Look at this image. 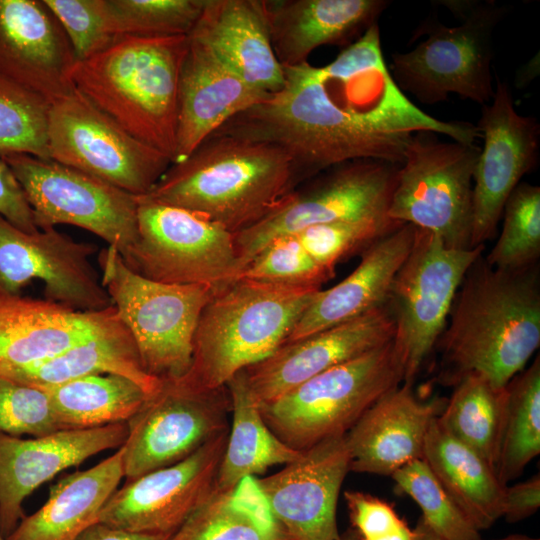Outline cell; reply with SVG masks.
<instances>
[{
	"label": "cell",
	"mask_w": 540,
	"mask_h": 540,
	"mask_svg": "<svg viewBox=\"0 0 540 540\" xmlns=\"http://www.w3.org/2000/svg\"><path fill=\"white\" fill-rule=\"evenodd\" d=\"M188 37L255 89L272 94L282 88L284 71L271 45L263 0H206Z\"/></svg>",
	"instance_id": "27"
},
{
	"label": "cell",
	"mask_w": 540,
	"mask_h": 540,
	"mask_svg": "<svg viewBox=\"0 0 540 540\" xmlns=\"http://www.w3.org/2000/svg\"><path fill=\"white\" fill-rule=\"evenodd\" d=\"M403 379V365L392 339L259 408L269 429L287 446L302 451L345 435L373 403Z\"/></svg>",
	"instance_id": "7"
},
{
	"label": "cell",
	"mask_w": 540,
	"mask_h": 540,
	"mask_svg": "<svg viewBox=\"0 0 540 540\" xmlns=\"http://www.w3.org/2000/svg\"><path fill=\"white\" fill-rule=\"evenodd\" d=\"M96 374L126 377L149 395L162 385L161 380L145 370L135 341L117 312L103 327L65 351L3 377L28 386L44 387Z\"/></svg>",
	"instance_id": "30"
},
{
	"label": "cell",
	"mask_w": 540,
	"mask_h": 540,
	"mask_svg": "<svg viewBox=\"0 0 540 540\" xmlns=\"http://www.w3.org/2000/svg\"><path fill=\"white\" fill-rule=\"evenodd\" d=\"M298 186L277 146L218 130L172 163L147 198L187 209L239 233L273 212Z\"/></svg>",
	"instance_id": "3"
},
{
	"label": "cell",
	"mask_w": 540,
	"mask_h": 540,
	"mask_svg": "<svg viewBox=\"0 0 540 540\" xmlns=\"http://www.w3.org/2000/svg\"><path fill=\"white\" fill-rule=\"evenodd\" d=\"M204 45L188 37L178 95L176 151L172 163L187 158L231 118L264 100Z\"/></svg>",
	"instance_id": "24"
},
{
	"label": "cell",
	"mask_w": 540,
	"mask_h": 540,
	"mask_svg": "<svg viewBox=\"0 0 540 540\" xmlns=\"http://www.w3.org/2000/svg\"><path fill=\"white\" fill-rule=\"evenodd\" d=\"M231 399L225 386L205 389L182 378L162 380L127 422L121 446L124 477L134 479L178 463L228 431Z\"/></svg>",
	"instance_id": "15"
},
{
	"label": "cell",
	"mask_w": 540,
	"mask_h": 540,
	"mask_svg": "<svg viewBox=\"0 0 540 540\" xmlns=\"http://www.w3.org/2000/svg\"><path fill=\"white\" fill-rule=\"evenodd\" d=\"M334 275L310 256L295 234H287L264 246L238 278L286 288L321 289Z\"/></svg>",
	"instance_id": "42"
},
{
	"label": "cell",
	"mask_w": 540,
	"mask_h": 540,
	"mask_svg": "<svg viewBox=\"0 0 540 540\" xmlns=\"http://www.w3.org/2000/svg\"><path fill=\"white\" fill-rule=\"evenodd\" d=\"M437 417L426 434L422 458L476 529L486 530L502 517L505 486L495 470L451 436Z\"/></svg>",
	"instance_id": "31"
},
{
	"label": "cell",
	"mask_w": 540,
	"mask_h": 540,
	"mask_svg": "<svg viewBox=\"0 0 540 540\" xmlns=\"http://www.w3.org/2000/svg\"><path fill=\"white\" fill-rule=\"evenodd\" d=\"M414 235L415 226L405 223L364 251L352 273L333 287L316 293L286 342L385 306L393 280L410 252Z\"/></svg>",
	"instance_id": "28"
},
{
	"label": "cell",
	"mask_w": 540,
	"mask_h": 540,
	"mask_svg": "<svg viewBox=\"0 0 540 540\" xmlns=\"http://www.w3.org/2000/svg\"><path fill=\"white\" fill-rule=\"evenodd\" d=\"M499 237L484 257L492 267L519 271L538 265L540 256V187L520 182L505 202Z\"/></svg>",
	"instance_id": "37"
},
{
	"label": "cell",
	"mask_w": 540,
	"mask_h": 540,
	"mask_svg": "<svg viewBox=\"0 0 540 540\" xmlns=\"http://www.w3.org/2000/svg\"><path fill=\"white\" fill-rule=\"evenodd\" d=\"M321 289L279 287L245 278L215 288L200 315L191 365L182 379L198 388L225 386L286 342Z\"/></svg>",
	"instance_id": "5"
},
{
	"label": "cell",
	"mask_w": 540,
	"mask_h": 540,
	"mask_svg": "<svg viewBox=\"0 0 540 540\" xmlns=\"http://www.w3.org/2000/svg\"><path fill=\"white\" fill-rule=\"evenodd\" d=\"M497 540H539V539L525 536V535H510L508 537L497 539Z\"/></svg>",
	"instance_id": "51"
},
{
	"label": "cell",
	"mask_w": 540,
	"mask_h": 540,
	"mask_svg": "<svg viewBox=\"0 0 540 540\" xmlns=\"http://www.w3.org/2000/svg\"><path fill=\"white\" fill-rule=\"evenodd\" d=\"M122 448L97 465L66 475L47 501L24 516L6 540H76L99 522L100 512L124 477Z\"/></svg>",
	"instance_id": "29"
},
{
	"label": "cell",
	"mask_w": 540,
	"mask_h": 540,
	"mask_svg": "<svg viewBox=\"0 0 540 540\" xmlns=\"http://www.w3.org/2000/svg\"><path fill=\"white\" fill-rule=\"evenodd\" d=\"M460 20L446 26L428 17L415 29L412 40L425 39L413 49L391 55L389 72L403 93L432 105L451 94L479 105L495 92L492 75L493 34L510 11L495 1H441Z\"/></svg>",
	"instance_id": "6"
},
{
	"label": "cell",
	"mask_w": 540,
	"mask_h": 540,
	"mask_svg": "<svg viewBox=\"0 0 540 540\" xmlns=\"http://www.w3.org/2000/svg\"><path fill=\"white\" fill-rule=\"evenodd\" d=\"M228 432L178 463L127 480L107 500L99 522L133 532L171 535L214 490Z\"/></svg>",
	"instance_id": "18"
},
{
	"label": "cell",
	"mask_w": 540,
	"mask_h": 540,
	"mask_svg": "<svg viewBox=\"0 0 540 540\" xmlns=\"http://www.w3.org/2000/svg\"><path fill=\"white\" fill-rule=\"evenodd\" d=\"M62 430L47 393L0 376V432L44 436Z\"/></svg>",
	"instance_id": "43"
},
{
	"label": "cell",
	"mask_w": 540,
	"mask_h": 540,
	"mask_svg": "<svg viewBox=\"0 0 540 540\" xmlns=\"http://www.w3.org/2000/svg\"><path fill=\"white\" fill-rule=\"evenodd\" d=\"M127 436V422L30 439L0 432V533L8 537L17 527L24 500L40 485L98 453L120 448Z\"/></svg>",
	"instance_id": "21"
},
{
	"label": "cell",
	"mask_w": 540,
	"mask_h": 540,
	"mask_svg": "<svg viewBox=\"0 0 540 540\" xmlns=\"http://www.w3.org/2000/svg\"><path fill=\"white\" fill-rule=\"evenodd\" d=\"M188 36L117 37L75 61V90L132 137L173 162L179 80Z\"/></svg>",
	"instance_id": "4"
},
{
	"label": "cell",
	"mask_w": 540,
	"mask_h": 540,
	"mask_svg": "<svg viewBox=\"0 0 540 540\" xmlns=\"http://www.w3.org/2000/svg\"><path fill=\"white\" fill-rule=\"evenodd\" d=\"M38 388L47 393L61 429L128 422L149 397L134 381L115 374L89 375Z\"/></svg>",
	"instance_id": "34"
},
{
	"label": "cell",
	"mask_w": 540,
	"mask_h": 540,
	"mask_svg": "<svg viewBox=\"0 0 540 540\" xmlns=\"http://www.w3.org/2000/svg\"><path fill=\"white\" fill-rule=\"evenodd\" d=\"M168 540H288L275 521L257 477L210 496Z\"/></svg>",
	"instance_id": "33"
},
{
	"label": "cell",
	"mask_w": 540,
	"mask_h": 540,
	"mask_svg": "<svg viewBox=\"0 0 540 540\" xmlns=\"http://www.w3.org/2000/svg\"><path fill=\"white\" fill-rule=\"evenodd\" d=\"M116 315L111 307L81 312L0 289V376L65 351Z\"/></svg>",
	"instance_id": "26"
},
{
	"label": "cell",
	"mask_w": 540,
	"mask_h": 540,
	"mask_svg": "<svg viewBox=\"0 0 540 540\" xmlns=\"http://www.w3.org/2000/svg\"><path fill=\"white\" fill-rule=\"evenodd\" d=\"M485 245L447 247L434 233L416 228L408 256L398 270L387 307L395 324L393 344L403 369V383L413 385L436 347L457 290Z\"/></svg>",
	"instance_id": "10"
},
{
	"label": "cell",
	"mask_w": 540,
	"mask_h": 540,
	"mask_svg": "<svg viewBox=\"0 0 540 540\" xmlns=\"http://www.w3.org/2000/svg\"><path fill=\"white\" fill-rule=\"evenodd\" d=\"M475 125L483 146L473 175L472 247L495 236L505 202L540 157L538 119L518 113L508 84L500 79Z\"/></svg>",
	"instance_id": "17"
},
{
	"label": "cell",
	"mask_w": 540,
	"mask_h": 540,
	"mask_svg": "<svg viewBox=\"0 0 540 540\" xmlns=\"http://www.w3.org/2000/svg\"><path fill=\"white\" fill-rule=\"evenodd\" d=\"M18 180L39 230L68 224L103 239L124 259L138 238L136 196L51 159L2 154Z\"/></svg>",
	"instance_id": "13"
},
{
	"label": "cell",
	"mask_w": 540,
	"mask_h": 540,
	"mask_svg": "<svg viewBox=\"0 0 540 540\" xmlns=\"http://www.w3.org/2000/svg\"><path fill=\"white\" fill-rule=\"evenodd\" d=\"M282 88L219 130L273 144L292 160L298 186L347 161L400 165L418 131L475 144V124L445 121L418 108L394 82L381 38L368 32L329 64L283 67ZM297 186V187H298Z\"/></svg>",
	"instance_id": "1"
},
{
	"label": "cell",
	"mask_w": 540,
	"mask_h": 540,
	"mask_svg": "<svg viewBox=\"0 0 540 540\" xmlns=\"http://www.w3.org/2000/svg\"><path fill=\"white\" fill-rule=\"evenodd\" d=\"M97 261L102 284L147 373L161 381L182 378L191 365L200 315L215 288L147 279L109 246L97 253Z\"/></svg>",
	"instance_id": "8"
},
{
	"label": "cell",
	"mask_w": 540,
	"mask_h": 540,
	"mask_svg": "<svg viewBox=\"0 0 540 540\" xmlns=\"http://www.w3.org/2000/svg\"><path fill=\"white\" fill-rule=\"evenodd\" d=\"M480 148L415 132L405 149L387 215L434 233L450 248L471 246L473 175Z\"/></svg>",
	"instance_id": "9"
},
{
	"label": "cell",
	"mask_w": 540,
	"mask_h": 540,
	"mask_svg": "<svg viewBox=\"0 0 540 540\" xmlns=\"http://www.w3.org/2000/svg\"><path fill=\"white\" fill-rule=\"evenodd\" d=\"M505 405L495 466L500 483L519 477L540 453V358L505 386Z\"/></svg>",
	"instance_id": "36"
},
{
	"label": "cell",
	"mask_w": 540,
	"mask_h": 540,
	"mask_svg": "<svg viewBox=\"0 0 540 540\" xmlns=\"http://www.w3.org/2000/svg\"><path fill=\"white\" fill-rule=\"evenodd\" d=\"M539 266L504 271L481 255L455 295L440 348L439 382L476 374L503 388L540 345Z\"/></svg>",
	"instance_id": "2"
},
{
	"label": "cell",
	"mask_w": 540,
	"mask_h": 540,
	"mask_svg": "<svg viewBox=\"0 0 540 540\" xmlns=\"http://www.w3.org/2000/svg\"><path fill=\"white\" fill-rule=\"evenodd\" d=\"M394 332V320L385 305L286 342L241 372L257 402H270L330 368L387 344Z\"/></svg>",
	"instance_id": "20"
},
{
	"label": "cell",
	"mask_w": 540,
	"mask_h": 540,
	"mask_svg": "<svg viewBox=\"0 0 540 540\" xmlns=\"http://www.w3.org/2000/svg\"><path fill=\"white\" fill-rule=\"evenodd\" d=\"M505 387L498 388L481 375L460 380L445 403L438 421L454 438L482 457L494 470L496 466Z\"/></svg>",
	"instance_id": "35"
},
{
	"label": "cell",
	"mask_w": 540,
	"mask_h": 540,
	"mask_svg": "<svg viewBox=\"0 0 540 540\" xmlns=\"http://www.w3.org/2000/svg\"><path fill=\"white\" fill-rule=\"evenodd\" d=\"M344 498L360 540H415L414 529L385 500L354 490L345 491Z\"/></svg>",
	"instance_id": "45"
},
{
	"label": "cell",
	"mask_w": 540,
	"mask_h": 540,
	"mask_svg": "<svg viewBox=\"0 0 540 540\" xmlns=\"http://www.w3.org/2000/svg\"><path fill=\"white\" fill-rule=\"evenodd\" d=\"M387 0H263L271 45L282 67L308 62L325 45L352 44L390 5Z\"/></svg>",
	"instance_id": "25"
},
{
	"label": "cell",
	"mask_w": 540,
	"mask_h": 540,
	"mask_svg": "<svg viewBox=\"0 0 540 540\" xmlns=\"http://www.w3.org/2000/svg\"><path fill=\"white\" fill-rule=\"evenodd\" d=\"M49 157L134 196L149 193L172 164L138 141L74 89L48 111Z\"/></svg>",
	"instance_id": "14"
},
{
	"label": "cell",
	"mask_w": 540,
	"mask_h": 540,
	"mask_svg": "<svg viewBox=\"0 0 540 540\" xmlns=\"http://www.w3.org/2000/svg\"><path fill=\"white\" fill-rule=\"evenodd\" d=\"M339 540H360L357 532L352 528L340 536Z\"/></svg>",
	"instance_id": "50"
},
{
	"label": "cell",
	"mask_w": 540,
	"mask_h": 540,
	"mask_svg": "<svg viewBox=\"0 0 540 540\" xmlns=\"http://www.w3.org/2000/svg\"><path fill=\"white\" fill-rule=\"evenodd\" d=\"M540 507L539 473L529 479L511 486H505L503 494L502 517L509 523L522 521Z\"/></svg>",
	"instance_id": "47"
},
{
	"label": "cell",
	"mask_w": 540,
	"mask_h": 540,
	"mask_svg": "<svg viewBox=\"0 0 540 540\" xmlns=\"http://www.w3.org/2000/svg\"><path fill=\"white\" fill-rule=\"evenodd\" d=\"M50 105L0 75V155L23 153L50 159L47 144Z\"/></svg>",
	"instance_id": "40"
},
{
	"label": "cell",
	"mask_w": 540,
	"mask_h": 540,
	"mask_svg": "<svg viewBox=\"0 0 540 540\" xmlns=\"http://www.w3.org/2000/svg\"><path fill=\"white\" fill-rule=\"evenodd\" d=\"M0 540H4V539L2 538V536H1V534H0Z\"/></svg>",
	"instance_id": "52"
},
{
	"label": "cell",
	"mask_w": 540,
	"mask_h": 540,
	"mask_svg": "<svg viewBox=\"0 0 540 540\" xmlns=\"http://www.w3.org/2000/svg\"><path fill=\"white\" fill-rule=\"evenodd\" d=\"M206 0H105L114 37L188 36Z\"/></svg>",
	"instance_id": "39"
},
{
	"label": "cell",
	"mask_w": 540,
	"mask_h": 540,
	"mask_svg": "<svg viewBox=\"0 0 540 540\" xmlns=\"http://www.w3.org/2000/svg\"><path fill=\"white\" fill-rule=\"evenodd\" d=\"M415 540H442L435 535L421 519L418 520L416 527L414 528Z\"/></svg>",
	"instance_id": "49"
},
{
	"label": "cell",
	"mask_w": 540,
	"mask_h": 540,
	"mask_svg": "<svg viewBox=\"0 0 540 540\" xmlns=\"http://www.w3.org/2000/svg\"><path fill=\"white\" fill-rule=\"evenodd\" d=\"M226 387L231 399V421L214 487L219 491L230 490L245 477H257L275 465H285L300 454L269 429L241 371Z\"/></svg>",
	"instance_id": "32"
},
{
	"label": "cell",
	"mask_w": 540,
	"mask_h": 540,
	"mask_svg": "<svg viewBox=\"0 0 540 540\" xmlns=\"http://www.w3.org/2000/svg\"><path fill=\"white\" fill-rule=\"evenodd\" d=\"M403 224L386 215L314 225L294 234L319 265L335 273L339 263L361 255Z\"/></svg>",
	"instance_id": "41"
},
{
	"label": "cell",
	"mask_w": 540,
	"mask_h": 540,
	"mask_svg": "<svg viewBox=\"0 0 540 540\" xmlns=\"http://www.w3.org/2000/svg\"><path fill=\"white\" fill-rule=\"evenodd\" d=\"M137 198L138 238L124 263L161 283L223 286L240 275L234 235L184 208Z\"/></svg>",
	"instance_id": "12"
},
{
	"label": "cell",
	"mask_w": 540,
	"mask_h": 540,
	"mask_svg": "<svg viewBox=\"0 0 540 540\" xmlns=\"http://www.w3.org/2000/svg\"><path fill=\"white\" fill-rule=\"evenodd\" d=\"M63 28L76 61L85 60L117 37L108 28L105 0H43Z\"/></svg>",
	"instance_id": "44"
},
{
	"label": "cell",
	"mask_w": 540,
	"mask_h": 540,
	"mask_svg": "<svg viewBox=\"0 0 540 540\" xmlns=\"http://www.w3.org/2000/svg\"><path fill=\"white\" fill-rule=\"evenodd\" d=\"M169 536L133 532L97 522L87 528L76 540H168Z\"/></svg>",
	"instance_id": "48"
},
{
	"label": "cell",
	"mask_w": 540,
	"mask_h": 540,
	"mask_svg": "<svg viewBox=\"0 0 540 540\" xmlns=\"http://www.w3.org/2000/svg\"><path fill=\"white\" fill-rule=\"evenodd\" d=\"M444 406L443 399L418 398L404 383L380 397L346 433L350 471L391 476L422 458L428 429Z\"/></svg>",
	"instance_id": "23"
},
{
	"label": "cell",
	"mask_w": 540,
	"mask_h": 540,
	"mask_svg": "<svg viewBox=\"0 0 540 540\" xmlns=\"http://www.w3.org/2000/svg\"><path fill=\"white\" fill-rule=\"evenodd\" d=\"M97 251L55 228L30 233L0 216V289L20 294L39 280L48 301L81 312L107 309L112 301L91 263Z\"/></svg>",
	"instance_id": "16"
},
{
	"label": "cell",
	"mask_w": 540,
	"mask_h": 540,
	"mask_svg": "<svg viewBox=\"0 0 540 540\" xmlns=\"http://www.w3.org/2000/svg\"><path fill=\"white\" fill-rule=\"evenodd\" d=\"M399 166L357 159L300 184L264 219L234 234L240 273L276 237L319 224L386 216Z\"/></svg>",
	"instance_id": "11"
},
{
	"label": "cell",
	"mask_w": 540,
	"mask_h": 540,
	"mask_svg": "<svg viewBox=\"0 0 540 540\" xmlns=\"http://www.w3.org/2000/svg\"><path fill=\"white\" fill-rule=\"evenodd\" d=\"M72 46L43 0H0V75L49 104L74 91Z\"/></svg>",
	"instance_id": "22"
},
{
	"label": "cell",
	"mask_w": 540,
	"mask_h": 540,
	"mask_svg": "<svg viewBox=\"0 0 540 540\" xmlns=\"http://www.w3.org/2000/svg\"><path fill=\"white\" fill-rule=\"evenodd\" d=\"M348 472L345 434L300 451L280 471L257 481L288 540H339L337 504Z\"/></svg>",
	"instance_id": "19"
},
{
	"label": "cell",
	"mask_w": 540,
	"mask_h": 540,
	"mask_svg": "<svg viewBox=\"0 0 540 540\" xmlns=\"http://www.w3.org/2000/svg\"><path fill=\"white\" fill-rule=\"evenodd\" d=\"M0 216L26 232H36L32 209L9 165L0 155Z\"/></svg>",
	"instance_id": "46"
},
{
	"label": "cell",
	"mask_w": 540,
	"mask_h": 540,
	"mask_svg": "<svg viewBox=\"0 0 540 540\" xmlns=\"http://www.w3.org/2000/svg\"><path fill=\"white\" fill-rule=\"evenodd\" d=\"M399 494L412 498L422 511L420 519L442 540H481L480 531L456 505L423 458L391 475Z\"/></svg>",
	"instance_id": "38"
}]
</instances>
